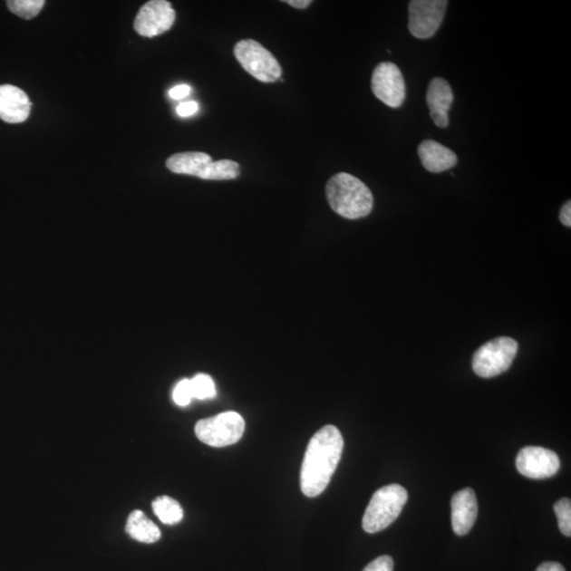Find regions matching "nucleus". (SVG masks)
Returning a JSON list of instances; mask_svg holds the SVG:
<instances>
[{
  "instance_id": "1",
  "label": "nucleus",
  "mask_w": 571,
  "mask_h": 571,
  "mask_svg": "<svg viewBox=\"0 0 571 571\" xmlns=\"http://www.w3.org/2000/svg\"><path fill=\"white\" fill-rule=\"evenodd\" d=\"M343 449L344 440L334 425H326L311 438L301 471V489L306 497L316 498L325 491L338 468Z\"/></svg>"
},
{
  "instance_id": "2",
  "label": "nucleus",
  "mask_w": 571,
  "mask_h": 571,
  "mask_svg": "<svg viewBox=\"0 0 571 571\" xmlns=\"http://www.w3.org/2000/svg\"><path fill=\"white\" fill-rule=\"evenodd\" d=\"M326 197L330 208L347 219L365 218L373 207L371 189L359 178L347 173L335 174L330 178Z\"/></svg>"
},
{
  "instance_id": "3",
  "label": "nucleus",
  "mask_w": 571,
  "mask_h": 571,
  "mask_svg": "<svg viewBox=\"0 0 571 571\" xmlns=\"http://www.w3.org/2000/svg\"><path fill=\"white\" fill-rule=\"evenodd\" d=\"M408 498V491L402 486L392 484L379 489L373 495L362 520L364 531L377 533L386 529L398 518Z\"/></svg>"
},
{
  "instance_id": "4",
  "label": "nucleus",
  "mask_w": 571,
  "mask_h": 571,
  "mask_svg": "<svg viewBox=\"0 0 571 571\" xmlns=\"http://www.w3.org/2000/svg\"><path fill=\"white\" fill-rule=\"evenodd\" d=\"M518 351V342L508 336L489 341L474 353L473 371L481 378L497 377L509 370Z\"/></svg>"
},
{
  "instance_id": "5",
  "label": "nucleus",
  "mask_w": 571,
  "mask_h": 571,
  "mask_svg": "<svg viewBox=\"0 0 571 571\" xmlns=\"http://www.w3.org/2000/svg\"><path fill=\"white\" fill-rule=\"evenodd\" d=\"M244 418L237 411H225L197 422V438L208 446L222 448L232 446L240 440L245 433Z\"/></svg>"
},
{
  "instance_id": "6",
  "label": "nucleus",
  "mask_w": 571,
  "mask_h": 571,
  "mask_svg": "<svg viewBox=\"0 0 571 571\" xmlns=\"http://www.w3.org/2000/svg\"><path fill=\"white\" fill-rule=\"evenodd\" d=\"M234 55L246 72L263 82H275L281 79L282 67L269 50L254 40L239 41L234 47Z\"/></svg>"
},
{
  "instance_id": "7",
  "label": "nucleus",
  "mask_w": 571,
  "mask_h": 571,
  "mask_svg": "<svg viewBox=\"0 0 571 571\" xmlns=\"http://www.w3.org/2000/svg\"><path fill=\"white\" fill-rule=\"evenodd\" d=\"M448 2L446 0H412L409 4V29L412 36L427 40L440 29Z\"/></svg>"
},
{
  "instance_id": "8",
  "label": "nucleus",
  "mask_w": 571,
  "mask_h": 571,
  "mask_svg": "<svg viewBox=\"0 0 571 571\" xmlns=\"http://www.w3.org/2000/svg\"><path fill=\"white\" fill-rule=\"evenodd\" d=\"M372 89L376 97L387 106L398 108L405 100L406 88L402 73L396 63L384 62L374 68Z\"/></svg>"
},
{
  "instance_id": "9",
  "label": "nucleus",
  "mask_w": 571,
  "mask_h": 571,
  "mask_svg": "<svg viewBox=\"0 0 571 571\" xmlns=\"http://www.w3.org/2000/svg\"><path fill=\"white\" fill-rule=\"evenodd\" d=\"M176 12L167 0H150L139 10L133 23L139 35L155 37L169 31L175 23Z\"/></svg>"
},
{
  "instance_id": "10",
  "label": "nucleus",
  "mask_w": 571,
  "mask_h": 571,
  "mask_svg": "<svg viewBox=\"0 0 571 571\" xmlns=\"http://www.w3.org/2000/svg\"><path fill=\"white\" fill-rule=\"evenodd\" d=\"M518 472L531 479H547L560 469V459L554 450L541 447H526L517 457Z\"/></svg>"
},
{
  "instance_id": "11",
  "label": "nucleus",
  "mask_w": 571,
  "mask_h": 571,
  "mask_svg": "<svg viewBox=\"0 0 571 571\" xmlns=\"http://www.w3.org/2000/svg\"><path fill=\"white\" fill-rule=\"evenodd\" d=\"M452 527L457 536H466L472 529L479 514L476 494L471 488L456 492L450 500Z\"/></svg>"
},
{
  "instance_id": "12",
  "label": "nucleus",
  "mask_w": 571,
  "mask_h": 571,
  "mask_svg": "<svg viewBox=\"0 0 571 571\" xmlns=\"http://www.w3.org/2000/svg\"><path fill=\"white\" fill-rule=\"evenodd\" d=\"M31 102L27 93L13 85L0 86V119L5 123H23L30 116Z\"/></svg>"
},
{
  "instance_id": "13",
  "label": "nucleus",
  "mask_w": 571,
  "mask_h": 571,
  "mask_svg": "<svg viewBox=\"0 0 571 571\" xmlns=\"http://www.w3.org/2000/svg\"><path fill=\"white\" fill-rule=\"evenodd\" d=\"M453 100L452 88L446 80L436 78L431 81L427 93L430 116L440 129L449 125V111Z\"/></svg>"
},
{
  "instance_id": "14",
  "label": "nucleus",
  "mask_w": 571,
  "mask_h": 571,
  "mask_svg": "<svg viewBox=\"0 0 571 571\" xmlns=\"http://www.w3.org/2000/svg\"><path fill=\"white\" fill-rule=\"evenodd\" d=\"M423 168L431 173H442L452 169L459 161L453 150L446 148L434 140H425L418 148Z\"/></svg>"
},
{
  "instance_id": "15",
  "label": "nucleus",
  "mask_w": 571,
  "mask_h": 571,
  "mask_svg": "<svg viewBox=\"0 0 571 571\" xmlns=\"http://www.w3.org/2000/svg\"><path fill=\"white\" fill-rule=\"evenodd\" d=\"M212 162V157L201 151L180 152L170 156L167 168L175 174L198 177L206 165Z\"/></svg>"
},
{
  "instance_id": "16",
  "label": "nucleus",
  "mask_w": 571,
  "mask_h": 571,
  "mask_svg": "<svg viewBox=\"0 0 571 571\" xmlns=\"http://www.w3.org/2000/svg\"><path fill=\"white\" fill-rule=\"evenodd\" d=\"M125 529L131 537L140 543L152 544L161 537V532L158 526L140 510H135L130 514Z\"/></svg>"
},
{
  "instance_id": "17",
  "label": "nucleus",
  "mask_w": 571,
  "mask_h": 571,
  "mask_svg": "<svg viewBox=\"0 0 571 571\" xmlns=\"http://www.w3.org/2000/svg\"><path fill=\"white\" fill-rule=\"evenodd\" d=\"M239 174V164L225 159L206 165L198 178L203 180H232L237 179Z\"/></svg>"
},
{
  "instance_id": "18",
  "label": "nucleus",
  "mask_w": 571,
  "mask_h": 571,
  "mask_svg": "<svg viewBox=\"0 0 571 571\" xmlns=\"http://www.w3.org/2000/svg\"><path fill=\"white\" fill-rule=\"evenodd\" d=\"M152 510L163 524L174 525L181 522L183 509L179 503L169 497L157 498L152 501Z\"/></svg>"
},
{
  "instance_id": "19",
  "label": "nucleus",
  "mask_w": 571,
  "mask_h": 571,
  "mask_svg": "<svg viewBox=\"0 0 571 571\" xmlns=\"http://www.w3.org/2000/svg\"><path fill=\"white\" fill-rule=\"evenodd\" d=\"M44 0H9L6 2L9 10L24 19H32L40 15L44 5Z\"/></svg>"
},
{
  "instance_id": "20",
  "label": "nucleus",
  "mask_w": 571,
  "mask_h": 571,
  "mask_svg": "<svg viewBox=\"0 0 571 571\" xmlns=\"http://www.w3.org/2000/svg\"><path fill=\"white\" fill-rule=\"evenodd\" d=\"M190 384H192L193 396L196 399L207 400L216 396L215 383L208 374H197V376L190 380Z\"/></svg>"
},
{
  "instance_id": "21",
  "label": "nucleus",
  "mask_w": 571,
  "mask_h": 571,
  "mask_svg": "<svg viewBox=\"0 0 571 571\" xmlns=\"http://www.w3.org/2000/svg\"><path fill=\"white\" fill-rule=\"evenodd\" d=\"M558 528L564 536L571 537V501L567 498L557 500L554 507Z\"/></svg>"
},
{
  "instance_id": "22",
  "label": "nucleus",
  "mask_w": 571,
  "mask_h": 571,
  "mask_svg": "<svg viewBox=\"0 0 571 571\" xmlns=\"http://www.w3.org/2000/svg\"><path fill=\"white\" fill-rule=\"evenodd\" d=\"M173 399L176 404L187 406L194 399L190 380L183 379L178 383L173 392Z\"/></svg>"
},
{
  "instance_id": "23",
  "label": "nucleus",
  "mask_w": 571,
  "mask_h": 571,
  "mask_svg": "<svg viewBox=\"0 0 571 571\" xmlns=\"http://www.w3.org/2000/svg\"><path fill=\"white\" fill-rule=\"evenodd\" d=\"M393 561L389 556H382L368 564L363 571H392Z\"/></svg>"
},
{
  "instance_id": "24",
  "label": "nucleus",
  "mask_w": 571,
  "mask_h": 571,
  "mask_svg": "<svg viewBox=\"0 0 571 571\" xmlns=\"http://www.w3.org/2000/svg\"><path fill=\"white\" fill-rule=\"evenodd\" d=\"M198 111L199 105L195 101L184 102V103L178 105L176 110L177 113L183 118L194 116Z\"/></svg>"
},
{
  "instance_id": "25",
  "label": "nucleus",
  "mask_w": 571,
  "mask_h": 571,
  "mask_svg": "<svg viewBox=\"0 0 571 571\" xmlns=\"http://www.w3.org/2000/svg\"><path fill=\"white\" fill-rule=\"evenodd\" d=\"M190 92H192V88H190L189 85L182 84L171 88L169 92V97L173 100H182L189 97Z\"/></svg>"
},
{
  "instance_id": "26",
  "label": "nucleus",
  "mask_w": 571,
  "mask_h": 571,
  "mask_svg": "<svg viewBox=\"0 0 571 571\" xmlns=\"http://www.w3.org/2000/svg\"><path fill=\"white\" fill-rule=\"evenodd\" d=\"M560 220L565 227H571V202L565 203L560 212Z\"/></svg>"
},
{
  "instance_id": "27",
  "label": "nucleus",
  "mask_w": 571,
  "mask_h": 571,
  "mask_svg": "<svg viewBox=\"0 0 571 571\" xmlns=\"http://www.w3.org/2000/svg\"><path fill=\"white\" fill-rule=\"evenodd\" d=\"M537 571H565L561 564L556 562H546L539 565Z\"/></svg>"
},
{
  "instance_id": "28",
  "label": "nucleus",
  "mask_w": 571,
  "mask_h": 571,
  "mask_svg": "<svg viewBox=\"0 0 571 571\" xmlns=\"http://www.w3.org/2000/svg\"><path fill=\"white\" fill-rule=\"evenodd\" d=\"M284 3L296 9H305L313 2H310V0H285Z\"/></svg>"
}]
</instances>
